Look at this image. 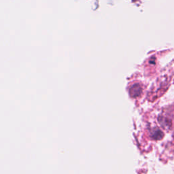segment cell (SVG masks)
<instances>
[{
	"mask_svg": "<svg viewBox=\"0 0 174 174\" xmlns=\"http://www.w3.org/2000/svg\"><path fill=\"white\" fill-rule=\"evenodd\" d=\"M131 90H134L135 91V94L133 95L134 96H138L140 93H141V87L139 85H135L131 88Z\"/></svg>",
	"mask_w": 174,
	"mask_h": 174,
	"instance_id": "obj_1",
	"label": "cell"
}]
</instances>
